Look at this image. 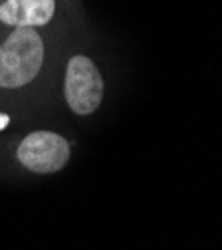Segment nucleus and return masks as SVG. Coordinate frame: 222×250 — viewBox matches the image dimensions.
Returning <instances> with one entry per match:
<instances>
[{
	"instance_id": "obj_4",
	"label": "nucleus",
	"mask_w": 222,
	"mask_h": 250,
	"mask_svg": "<svg viewBox=\"0 0 222 250\" xmlns=\"http://www.w3.org/2000/svg\"><path fill=\"white\" fill-rule=\"evenodd\" d=\"M56 12L54 0H2L0 20L14 28H36L52 20Z\"/></svg>"
},
{
	"instance_id": "obj_1",
	"label": "nucleus",
	"mask_w": 222,
	"mask_h": 250,
	"mask_svg": "<svg viewBox=\"0 0 222 250\" xmlns=\"http://www.w3.org/2000/svg\"><path fill=\"white\" fill-rule=\"evenodd\" d=\"M44 62V42L34 28H16L0 46V87L32 82Z\"/></svg>"
},
{
	"instance_id": "obj_3",
	"label": "nucleus",
	"mask_w": 222,
	"mask_h": 250,
	"mask_svg": "<svg viewBox=\"0 0 222 250\" xmlns=\"http://www.w3.org/2000/svg\"><path fill=\"white\" fill-rule=\"evenodd\" d=\"M18 161L34 173H56L66 167L70 145L52 131H34L18 145Z\"/></svg>"
},
{
	"instance_id": "obj_2",
	"label": "nucleus",
	"mask_w": 222,
	"mask_h": 250,
	"mask_svg": "<svg viewBox=\"0 0 222 250\" xmlns=\"http://www.w3.org/2000/svg\"><path fill=\"white\" fill-rule=\"evenodd\" d=\"M66 102L78 115H89L103 98V80L98 66L85 56H74L66 70Z\"/></svg>"
},
{
	"instance_id": "obj_5",
	"label": "nucleus",
	"mask_w": 222,
	"mask_h": 250,
	"mask_svg": "<svg viewBox=\"0 0 222 250\" xmlns=\"http://www.w3.org/2000/svg\"><path fill=\"white\" fill-rule=\"evenodd\" d=\"M8 115H4V113H0V131H2L4 127H6V125H8Z\"/></svg>"
}]
</instances>
